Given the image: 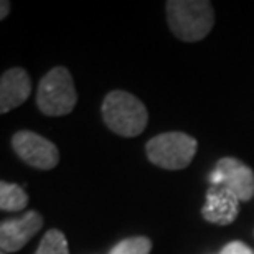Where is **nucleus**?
Listing matches in <instances>:
<instances>
[{
  "instance_id": "f257e3e1",
  "label": "nucleus",
  "mask_w": 254,
  "mask_h": 254,
  "mask_svg": "<svg viewBox=\"0 0 254 254\" xmlns=\"http://www.w3.org/2000/svg\"><path fill=\"white\" fill-rule=\"evenodd\" d=\"M167 20L177 38L184 42H200L215 23V12L206 0H169Z\"/></svg>"
},
{
  "instance_id": "f03ea898",
  "label": "nucleus",
  "mask_w": 254,
  "mask_h": 254,
  "mask_svg": "<svg viewBox=\"0 0 254 254\" xmlns=\"http://www.w3.org/2000/svg\"><path fill=\"white\" fill-rule=\"evenodd\" d=\"M101 113L106 126L123 137L142 134L149 121L144 103L127 91H111L103 101Z\"/></svg>"
},
{
  "instance_id": "7ed1b4c3",
  "label": "nucleus",
  "mask_w": 254,
  "mask_h": 254,
  "mask_svg": "<svg viewBox=\"0 0 254 254\" xmlns=\"http://www.w3.org/2000/svg\"><path fill=\"white\" fill-rule=\"evenodd\" d=\"M78 94H76L71 73L64 66H57L43 76L37 91L38 109L45 116H66L74 109Z\"/></svg>"
},
{
  "instance_id": "20e7f679",
  "label": "nucleus",
  "mask_w": 254,
  "mask_h": 254,
  "mask_svg": "<svg viewBox=\"0 0 254 254\" xmlns=\"http://www.w3.org/2000/svg\"><path fill=\"white\" fill-rule=\"evenodd\" d=\"M196 139L184 132H165L155 135L145 145L147 159L165 170L187 169L196 154Z\"/></svg>"
},
{
  "instance_id": "39448f33",
  "label": "nucleus",
  "mask_w": 254,
  "mask_h": 254,
  "mask_svg": "<svg viewBox=\"0 0 254 254\" xmlns=\"http://www.w3.org/2000/svg\"><path fill=\"white\" fill-rule=\"evenodd\" d=\"M12 147L20 159L33 169L52 170L60 162L57 145L32 130L17 132L12 137Z\"/></svg>"
},
{
  "instance_id": "423d86ee",
  "label": "nucleus",
  "mask_w": 254,
  "mask_h": 254,
  "mask_svg": "<svg viewBox=\"0 0 254 254\" xmlns=\"http://www.w3.org/2000/svg\"><path fill=\"white\" fill-rule=\"evenodd\" d=\"M210 184L230 189L240 198V201H250L254 196L253 169L233 157H225L218 160L215 170L210 174Z\"/></svg>"
},
{
  "instance_id": "0eeeda50",
  "label": "nucleus",
  "mask_w": 254,
  "mask_h": 254,
  "mask_svg": "<svg viewBox=\"0 0 254 254\" xmlns=\"http://www.w3.org/2000/svg\"><path fill=\"white\" fill-rule=\"evenodd\" d=\"M43 218L37 211H28L17 220H7L0 225V248L3 253H17L42 230Z\"/></svg>"
},
{
  "instance_id": "6e6552de",
  "label": "nucleus",
  "mask_w": 254,
  "mask_h": 254,
  "mask_svg": "<svg viewBox=\"0 0 254 254\" xmlns=\"http://www.w3.org/2000/svg\"><path fill=\"white\" fill-rule=\"evenodd\" d=\"M240 213V198L226 187L211 185L206 191V203L201 208V216L213 225H231Z\"/></svg>"
},
{
  "instance_id": "1a4fd4ad",
  "label": "nucleus",
  "mask_w": 254,
  "mask_h": 254,
  "mask_svg": "<svg viewBox=\"0 0 254 254\" xmlns=\"http://www.w3.org/2000/svg\"><path fill=\"white\" fill-rule=\"evenodd\" d=\"M32 93V81L23 68L7 69L0 79V113L7 114L8 111L18 108L28 99Z\"/></svg>"
},
{
  "instance_id": "9d476101",
  "label": "nucleus",
  "mask_w": 254,
  "mask_h": 254,
  "mask_svg": "<svg viewBox=\"0 0 254 254\" xmlns=\"http://www.w3.org/2000/svg\"><path fill=\"white\" fill-rule=\"evenodd\" d=\"M28 205V195L22 187L0 182V208L2 211H20Z\"/></svg>"
},
{
  "instance_id": "9b49d317",
  "label": "nucleus",
  "mask_w": 254,
  "mask_h": 254,
  "mask_svg": "<svg viewBox=\"0 0 254 254\" xmlns=\"http://www.w3.org/2000/svg\"><path fill=\"white\" fill-rule=\"evenodd\" d=\"M35 254H69L66 236L60 230L47 231Z\"/></svg>"
},
{
  "instance_id": "f8f14e48",
  "label": "nucleus",
  "mask_w": 254,
  "mask_h": 254,
  "mask_svg": "<svg viewBox=\"0 0 254 254\" xmlns=\"http://www.w3.org/2000/svg\"><path fill=\"white\" fill-rule=\"evenodd\" d=\"M152 241L145 236H132L118 243L109 254H150Z\"/></svg>"
},
{
  "instance_id": "ddd939ff",
  "label": "nucleus",
  "mask_w": 254,
  "mask_h": 254,
  "mask_svg": "<svg viewBox=\"0 0 254 254\" xmlns=\"http://www.w3.org/2000/svg\"><path fill=\"white\" fill-rule=\"evenodd\" d=\"M220 254H254V250L241 241H231L223 248Z\"/></svg>"
},
{
  "instance_id": "4468645a",
  "label": "nucleus",
  "mask_w": 254,
  "mask_h": 254,
  "mask_svg": "<svg viewBox=\"0 0 254 254\" xmlns=\"http://www.w3.org/2000/svg\"><path fill=\"white\" fill-rule=\"evenodd\" d=\"M0 5H2V13H0V18H5V15L10 12V3L7 2V0H3Z\"/></svg>"
},
{
  "instance_id": "2eb2a0df",
  "label": "nucleus",
  "mask_w": 254,
  "mask_h": 254,
  "mask_svg": "<svg viewBox=\"0 0 254 254\" xmlns=\"http://www.w3.org/2000/svg\"><path fill=\"white\" fill-rule=\"evenodd\" d=\"M2 254H7V253H3V251H2Z\"/></svg>"
}]
</instances>
